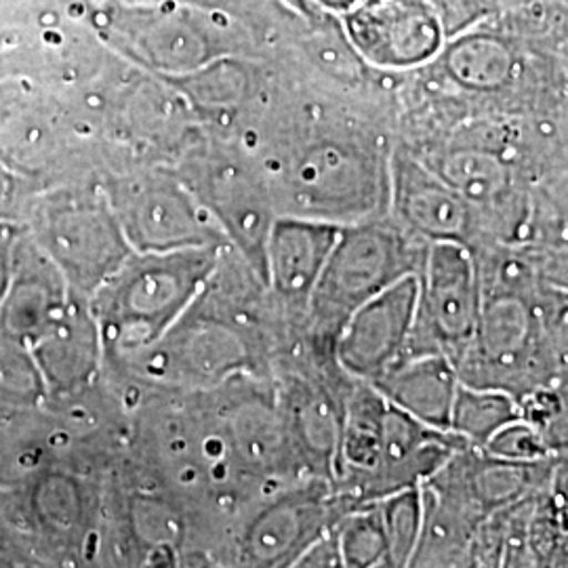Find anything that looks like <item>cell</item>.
Returning <instances> with one entry per match:
<instances>
[{
    "label": "cell",
    "mask_w": 568,
    "mask_h": 568,
    "mask_svg": "<svg viewBox=\"0 0 568 568\" xmlns=\"http://www.w3.org/2000/svg\"><path fill=\"white\" fill-rule=\"evenodd\" d=\"M389 159L382 138L361 122L312 108L270 156L272 203L283 215L328 224L377 220L389 206Z\"/></svg>",
    "instance_id": "1"
},
{
    "label": "cell",
    "mask_w": 568,
    "mask_h": 568,
    "mask_svg": "<svg viewBox=\"0 0 568 568\" xmlns=\"http://www.w3.org/2000/svg\"><path fill=\"white\" fill-rule=\"evenodd\" d=\"M220 265V246L131 253L89 297L105 352L142 354L182 321Z\"/></svg>",
    "instance_id": "2"
},
{
    "label": "cell",
    "mask_w": 568,
    "mask_h": 568,
    "mask_svg": "<svg viewBox=\"0 0 568 568\" xmlns=\"http://www.w3.org/2000/svg\"><path fill=\"white\" fill-rule=\"evenodd\" d=\"M427 246L396 220L342 225L307 304L316 337L333 349L345 321L361 305L400 278L422 274Z\"/></svg>",
    "instance_id": "3"
},
{
    "label": "cell",
    "mask_w": 568,
    "mask_h": 568,
    "mask_svg": "<svg viewBox=\"0 0 568 568\" xmlns=\"http://www.w3.org/2000/svg\"><path fill=\"white\" fill-rule=\"evenodd\" d=\"M537 288H483L478 325L457 363L462 384L501 389L523 403L556 379L535 304Z\"/></svg>",
    "instance_id": "4"
},
{
    "label": "cell",
    "mask_w": 568,
    "mask_h": 568,
    "mask_svg": "<svg viewBox=\"0 0 568 568\" xmlns=\"http://www.w3.org/2000/svg\"><path fill=\"white\" fill-rule=\"evenodd\" d=\"M34 243L84 300L133 253L112 204L89 196H58L44 203L37 215Z\"/></svg>",
    "instance_id": "5"
},
{
    "label": "cell",
    "mask_w": 568,
    "mask_h": 568,
    "mask_svg": "<svg viewBox=\"0 0 568 568\" xmlns=\"http://www.w3.org/2000/svg\"><path fill=\"white\" fill-rule=\"evenodd\" d=\"M483 288L467 244L429 243L419 274V305L406 356L445 354L455 366L478 325Z\"/></svg>",
    "instance_id": "6"
},
{
    "label": "cell",
    "mask_w": 568,
    "mask_h": 568,
    "mask_svg": "<svg viewBox=\"0 0 568 568\" xmlns=\"http://www.w3.org/2000/svg\"><path fill=\"white\" fill-rule=\"evenodd\" d=\"M110 204L135 253L222 246L220 241L225 239L196 194L173 178L122 183Z\"/></svg>",
    "instance_id": "7"
},
{
    "label": "cell",
    "mask_w": 568,
    "mask_h": 568,
    "mask_svg": "<svg viewBox=\"0 0 568 568\" xmlns=\"http://www.w3.org/2000/svg\"><path fill=\"white\" fill-rule=\"evenodd\" d=\"M344 34L366 65L387 72L427 68L448 37L429 0H366L342 16Z\"/></svg>",
    "instance_id": "8"
},
{
    "label": "cell",
    "mask_w": 568,
    "mask_h": 568,
    "mask_svg": "<svg viewBox=\"0 0 568 568\" xmlns=\"http://www.w3.org/2000/svg\"><path fill=\"white\" fill-rule=\"evenodd\" d=\"M389 206L394 220L426 243L448 241L474 248L488 234L483 213L406 150L389 159Z\"/></svg>",
    "instance_id": "9"
},
{
    "label": "cell",
    "mask_w": 568,
    "mask_h": 568,
    "mask_svg": "<svg viewBox=\"0 0 568 568\" xmlns=\"http://www.w3.org/2000/svg\"><path fill=\"white\" fill-rule=\"evenodd\" d=\"M419 305V274L387 286L342 326L333 356L352 377L373 384L403 361Z\"/></svg>",
    "instance_id": "10"
},
{
    "label": "cell",
    "mask_w": 568,
    "mask_h": 568,
    "mask_svg": "<svg viewBox=\"0 0 568 568\" xmlns=\"http://www.w3.org/2000/svg\"><path fill=\"white\" fill-rule=\"evenodd\" d=\"M187 187L265 283V243L276 220L267 185L236 164L204 163Z\"/></svg>",
    "instance_id": "11"
},
{
    "label": "cell",
    "mask_w": 568,
    "mask_h": 568,
    "mask_svg": "<svg viewBox=\"0 0 568 568\" xmlns=\"http://www.w3.org/2000/svg\"><path fill=\"white\" fill-rule=\"evenodd\" d=\"M72 293L41 246L18 239L11 283L0 304V333L30 349L60 321Z\"/></svg>",
    "instance_id": "12"
},
{
    "label": "cell",
    "mask_w": 568,
    "mask_h": 568,
    "mask_svg": "<svg viewBox=\"0 0 568 568\" xmlns=\"http://www.w3.org/2000/svg\"><path fill=\"white\" fill-rule=\"evenodd\" d=\"M148 368L159 377L211 382L243 368L246 363L244 337L232 325L194 316L192 307L163 339L148 349Z\"/></svg>",
    "instance_id": "13"
},
{
    "label": "cell",
    "mask_w": 568,
    "mask_h": 568,
    "mask_svg": "<svg viewBox=\"0 0 568 568\" xmlns=\"http://www.w3.org/2000/svg\"><path fill=\"white\" fill-rule=\"evenodd\" d=\"M342 225L281 215L265 243V284L295 307H307Z\"/></svg>",
    "instance_id": "14"
},
{
    "label": "cell",
    "mask_w": 568,
    "mask_h": 568,
    "mask_svg": "<svg viewBox=\"0 0 568 568\" xmlns=\"http://www.w3.org/2000/svg\"><path fill=\"white\" fill-rule=\"evenodd\" d=\"M331 504L323 483L281 497L244 535V558L251 565H297L305 549L328 530Z\"/></svg>",
    "instance_id": "15"
},
{
    "label": "cell",
    "mask_w": 568,
    "mask_h": 568,
    "mask_svg": "<svg viewBox=\"0 0 568 568\" xmlns=\"http://www.w3.org/2000/svg\"><path fill=\"white\" fill-rule=\"evenodd\" d=\"M102 335L95 316L79 293H72L60 321L30 345L44 389L74 392L95 373L102 354Z\"/></svg>",
    "instance_id": "16"
},
{
    "label": "cell",
    "mask_w": 568,
    "mask_h": 568,
    "mask_svg": "<svg viewBox=\"0 0 568 568\" xmlns=\"http://www.w3.org/2000/svg\"><path fill=\"white\" fill-rule=\"evenodd\" d=\"M459 384L457 366L448 356L419 354L398 361L371 386L422 424L448 429Z\"/></svg>",
    "instance_id": "17"
},
{
    "label": "cell",
    "mask_w": 568,
    "mask_h": 568,
    "mask_svg": "<svg viewBox=\"0 0 568 568\" xmlns=\"http://www.w3.org/2000/svg\"><path fill=\"white\" fill-rule=\"evenodd\" d=\"M386 410V398L363 382L347 400L344 424L339 426L337 466L363 478L365 488L379 466Z\"/></svg>",
    "instance_id": "18"
},
{
    "label": "cell",
    "mask_w": 568,
    "mask_h": 568,
    "mask_svg": "<svg viewBox=\"0 0 568 568\" xmlns=\"http://www.w3.org/2000/svg\"><path fill=\"white\" fill-rule=\"evenodd\" d=\"M523 417V405L516 396L493 387L459 384L448 429L457 434L467 447L485 448L504 427Z\"/></svg>",
    "instance_id": "19"
},
{
    "label": "cell",
    "mask_w": 568,
    "mask_h": 568,
    "mask_svg": "<svg viewBox=\"0 0 568 568\" xmlns=\"http://www.w3.org/2000/svg\"><path fill=\"white\" fill-rule=\"evenodd\" d=\"M386 532L389 567H410L424 525L422 487H408L377 499Z\"/></svg>",
    "instance_id": "20"
},
{
    "label": "cell",
    "mask_w": 568,
    "mask_h": 568,
    "mask_svg": "<svg viewBox=\"0 0 568 568\" xmlns=\"http://www.w3.org/2000/svg\"><path fill=\"white\" fill-rule=\"evenodd\" d=\"M335 535L344 567H389L387 541L377 501L356 509L337 525Z\"/></svg>",
    "instance_id": "21"
},
{
    "label": "cell",
    "mask_w": 568,
    "mask_h": 568,
    "mask_svg": "<svg viewBox=\"0 0 568 568\" xmlns=\"http://www.w3.org/2000/svg\"><path fill=\"white\" fill-rule=\"evenodd\" d=\"M520 405L523 417L537 427L551 453L568 448V377L532 392Z\"/></svg>",
    "instance_id": "22"
},
{
    "label": "cell",
    "mask_w": 568,
    "mask_h": 568,
    "mask_svg": "<svg viewBox=\"0 0 568 568\" xmlns=\"http://www.w3.org/2000/svg\"><path fill=\"white\" fill-rule=\"evenodd\" d=\"M535 304L556 379L568 377V291L556 286H539Z\"/></svg>",
    "instance_id": "23"
},
{
    "label": "cell",
    "mask_w": 568,
    "mask_h": 568,
    "mask_svg": "<svg viewBox=\"0 0 568 568\" xmlns=\"http://www.w3.org/2000/svg\"><path fill=\"white\" fill-rule=\"evenodd\" d=\"M485 450L497 455V457H506V459H516V462H541L548 459L551 455L548 445L544 443L541 434L537 432V427L528 424L525 417H520L518 422L504 427L501 432H497Z\"/></svg>",
    "instance_id": "24"
},
{
    "label": "cell",
    "mask_w": 568,
    "mask_h": 568,
    "mask_svg": "<svg viewBox=\"0 0 568 568\" xmlns=\"http://www.w3.org/2000/svg\"><path fill=\"white\" fill-rule=\"evenodd\" d=\"M32 26H42L41 0H0V53L20 47Z\"/></svg>",
    "instance_id": "25"
},
{
    "label": "cell",
    "mask_w": 568,
    "mask_h": 568,
    "mask_svg": "<svg viewBox=\"0 0 568 568\" xmlns=\"http://www.w3.org/2000/svg\"><path fill=\"white\" fill-rule=\"evenodd\" d=\"M548 495L558 508L568 514V448L551 453Z\"/></svg>",
    "instance_id": "26"
},
{
    "label": "cell",
    "mask_w": 568,
    "mask_h": 568,
    "mask_svg": "<svg viewBox=\"0 0 568 568\" xmlns=\"http://www.w3.org/2000/svg\"><path fill=\"white\" fill-rule=\"evenodd\" d=\"M16 244H18V236H16L13 227L0 224V304H2V300L7 295V288H9V283H11Z\"/></svg>",
    "instance_id": "27"
},
{
    "label": "cell",
    "mask_w": 568,
    "mask_h": 568,
    "mask_svg": "<svg viewBox=\"0 0 568 568\" xmlns=\"http://www.w3.org/2000/svg\"><path fill=\"white\" fill-rule=\"evenodd\" d=\"M312 2L316 9H323L326 13H335V16H344L347 11H352L354 7L363 4L366 0H305Z\"/></svg>",
    "instance_id": "28"
},
{
    "label": "cell",
    "mask_w": 568,
    "mask_h": 568,
    "mask_svg": "<svg viewBox=\"0 0 568 568\" xmlns=\"http://www.w3.org/2000/svg\"><path fill=\"white\" fill-rule=\"evenodd\" d=\"M495 9H497V13H501L504 9H509V7H518V4H525V2H530V0H488Z\"/></svg>",
    "instance_id": "29"
}]
</instances>
